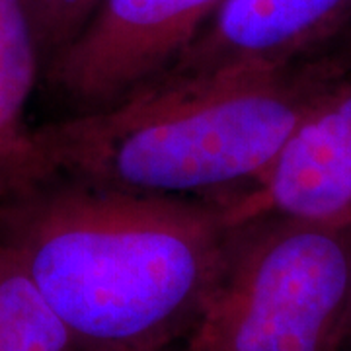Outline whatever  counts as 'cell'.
<instances>
[{
  "instance_id": "7c38bea8",
  "label": "cell",
  "mask_w": 351,
  "mask_h": 351,
  "mask_svg": "<svg viewBox=\"0 0 351 351\" xmlns=\"http://www.w3.org/2000/svg\"><path fill=\"white\" fill-rule=\"evenodd\" d=\"M176 351H180V350H176Z\"/></svg>"
},
{
  "instance_id": "6da1fadb",
  "label": "cell",
  "mask_w": 351,
  "mask_h": 351,
  "mask_svg": "<svg viewBox=\"0 0 351 351\" xmlns=\"http://www.w3.org/2000/svg\"><path fill=\"white\" fill-rule=\"evenodd\" d=\"M219 205L43 178L0 201V239L78 351H172L225 258Z\"/></svg>"
},
{
  "instance_id": "9c48e42d",
  "label": "cell",
  "mask_w": 351,
  "mask_h": 351,
  "mask_svg": "<svg viewBox=\"0 0 351 351\" xmlns=\"http://www.w3.org/2000/svg\"><path fill=\"white\" fill-rule=\"evenodd\" d=\"M41 61L47 64L88 24L101 0H20Z\"/></svg>"
},
{
  "instance_id": "8992f818",
  "label": "cell",
  "mask_w": 351,
  "mask_h": 351,
  "mask_svg": "<svg viewBox=\"0 0 351 351\" xmlns=\"http://www.w3.org/2000/svg\"><path fill=\"white\" fill-rule=\"evenodd\" d=\"M350 24L351 0H226L166 73L291 66L324 53Z\"/></svg>"
},
{
  "instance_id": "7a4b0ae2",
  "label": "cell",
  "mask_w": 351,
  "mask_h": 351,
  "mask_svg": "<svg viewBox=\"0 0 351 351\" xmlns=\"http://www.w3.org/2000/svg\"><path fill=\"white\" fill-rule=\"evenodd\" d=\"M339 73L330 51L279 69L164 73L110 106L29 129L18 188L69 178L182 199L248 188Z\"/></svg>"
},
{
  "instance_id": "8fae6325",
  "label": "cell",
  "mask_w": 351,
  "mask_h": 351,
  "mask_svg": "<svg viewBox=\"0 0 351 351\" xmlns=\"http://www.w3.org/2000/svg\"><path fill=\"white\" fill-rule=\"evenodd\" d=\"M343 351H351V332H350V339H348V343H346V350Z\"/></svg>"
},
{
  "instance_id": "30bf717a",
  "label": "cell",
  "mask_w": 351,
  "mask_h": 351,
  "mask_svg": "<svg viewBox=\"0 0 351 351\" xmlns=\"http://www.w3.org/2000/svg\"><path fill=\"white\" fill-rule=\"evenodd\" d=\"M328 51H332L341 61V64L351 71V24L339 34L338 38L334 39V43L328 47Z\"/></svg>"
},
{
  "instance_id": "277c9868",
  "label": "cell",
  "mask_w": 351,
  "mask_h": 351,
  "mask_svg": "<svg viewBox=\"0 0 351 351\" xmlns=\"http://www.w3.org/2000/svg\"><path fill=\"white\" fill-rule=\"evenodd\" d=\"M226 0H101L47 80L80 112L125 98L170 71Z\"/></svg>"
},
{
  "instance_id": "ba28073f",
  "label": "cell",
  "mask_w": 351,
  "mask_h": 351,
  "mask_svg": "<svg viewBox=\"0 0 351 351\" xmlns=\"http://www.w3.org/2000/svg\"><path fill=\"white\" fill-rule=\"evenodd\" d=\"M0 351H78L10 244L0 239Z\"/></svg>"
},
{
  "instance_id": "52a82bcc",
  "label": "cell",
  "mask_w": 351,
  "mask_h": 351,
  "mask_svg": "<svg viewBox=\"0 0 351 351\" xmlns=\"http://www.w3.org/2000/svg\"><path fill=\"white\" fill-rule=\"evenodd\" d=\"M41 55L20 0H0V201L22 180L29 129L24 113Z\"/></svg>"
},
{
  "instance_id": "5b68a950",
  "label": "cell",
  "mask_w": 351,
  "mask_h": 351,
  "mask_svg": "<svg viewBox=\"0 0 351 351\" xmlns=\"http://www.w3.org/2000/svg\"><path fill=\"white\" fill-rule=\"evenodd\" d=\"M217 205L228 228L262 217H291L351 230L350 69L341 64L274 164Z\"/></svg>"
},
{
  "instance_id": "3957f363",
  "label": "cell",
  "mask_w": 351,
  "mask_h": 351,
  "mask_svg": "<svg viewBox=\"0 0 351 351\" xmlns=\"http://www.w3.org/2000/svg\"><path fill=\"white\" fill-rule=\"evenodd\" d=\"M350 332L351 230L262 217L230 228L180 351H343Z\"/></svg>"
}]
</instances>
